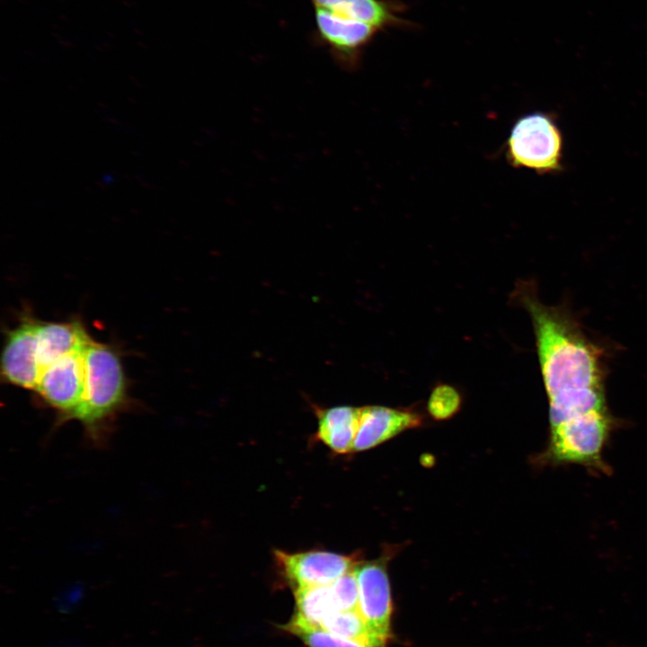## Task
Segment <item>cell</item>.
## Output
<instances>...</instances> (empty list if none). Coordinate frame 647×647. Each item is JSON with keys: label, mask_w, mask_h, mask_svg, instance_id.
Wrapping results in <instances>:
<instances>
[{"label": "cell", "mask_w": 647, "mask_h": 647, "mask_svg": "<svg viewBox=\"0 0 647 647\" xmlns=\"http://www.w3.org/2000/svg\"><path fill=\"white\" fill-rule=\"evenodd\" d=\"M84 360V394L72 419L78 420L93 436L124 403L126 377L119 354L110 345L92 340Z\"/></svg>", "instance_id": "7a4b0ae2"}, {"label": "cell", "mask_w": 647, "mask_h": 647, "mask_svg": "<svg viewBox=\"0 0 647 647\" xmlns=\"http://www.w3.org/2000/svg\"><path fill=\"white\" fill-rule=\"evenodd\" d=\"M506 156L515 167L538 173L562 170L563 137L553 118L534 112L519 118L506 144Z\"/></svg>", "instance_id": "277c9868"}, {"label": "cell", "mask_w": 647, "mask_h": 647, "mask_svg": "<svg viewBox=\"0 0 647 647\" xmlns=\"http://www.w3.org/2000/svg\"><path fill=\"white\" fill-rule=\"evenodd\" d=\"M36 334L40 374L58 359L85 349L93 340L78 321H37Z\"/></svg>", "instance_id": "8fae6325"}, {"label": "cell", "mask_w": 647, "mask_h": 647, "mask_svg": "<svg viewBox=\"0 0 647 647\" xmlns=\"http://www.w3.org/2000/svg\"><path fill=\"white\" fill-rule=\"evenodd\" d=\"M286 630L299 637L308 647H370L310 625L295 616L286 625Z\"/></svg>", "instance_id": "2e32d148"}, {"label": "cell", "mask_w": 647, "mask_h": 647, "mask_svg": "<svg viewBox=\"0 0 647 647\" xmlns=\"http://www.w3.org/2000/svg\"><path fill=\"white\" fill-rule=\"evenodd\" d=\"M315 41L325 47L341 66L353 69L359 64L365 48L380 31L376 27L348 20L329 11L314 8Z\"/></svg>", "instance_id": "52a82bcc"}, {"label": "cell", "mask_w": 647, "mask_h": 647, "mask_svg": "<svg viewBox=\"0 0 647 647\" xmlns=\"http://www.w3.org/2000/svg\"><path fill=\"white\" fill-rule=\"evenodd\" d=\"M313 8L327 10L342 18L370 24L380 31L404 23L394 2L387 0H311Z\"/></svg>", "instance_id": "4fadbf2b"}, {"label": "cell", "mask_w": 647, "mask_h": 647, "mask_svg": "<svg viewBox=\"0 0 647 647\" xmlns=\"http://www.w3.org/2000/svg\"><path fill=\"white\" fill-rule=\"evenodd\" d=\"M319 627L370 647H385L386 643L370 632L359 609L336 611L328 616Z\"/></svg>", "instance_id": "9a60e30c"}, {"label": "cell", "mask_w": 647, "mask_h": 647, "mask_svg": "<svg viewBox=\"0 0 647 647\" xmlns=\"http://www.w3.org/2000/svg\"><path fill=\"white\" fill-rule=\"evenodd\" d=\"M317 417L315 439L322 441L337 454H347L353 450L359 408L341 405L330 408L315 406Z\"/></svg>", "instance_id": "7c38bea8"}, {"label": "cell", "mask_w": 647, "mask_h": 647, "mask_svg": "<svg viewBox=\"0 0 647 647\" xmlns=\"http://www.w3.org/2000/svg\"><path fill=\"white\" fill-rule=\"evenodd\" d=\"M517 295L531 318L550 424L607 408L599 348L567 310L545 305L532 287Z\"/></svg>", "instance_id": "6da1fadb"}, {"label": "cell", "mask_w": 647, "mask_h": 647, "mask_svg": "<svg viewBox=\"0 0 647 647\" xmlns=\"http://www.w3.org/2000/svg\"><path fill=\"white\" fill-rule=\"evenodd\" d=\"M294 591L297 610L295 616L310 625L319 627L328 616L341 611L332 583L301 588Z\"/></svg>", "instance_id": "5bb4252c"}, {"label": "cell", "mask_w": 647, "mask_h": 647, "mask_svg": "<svg viewBox=\"0 0 647 647\" xmlns=\"http://www.w3.org/2000/svg\"><path fill=\"white\" fill-rule=\"evenodd\" d=\"M421 422L422 417L412 410L377 405L359 408L352 452L374 448L402 431L420 426Z\"/></svg>", "instance_id": "30bf717a"}, {"label": "cell", "mask_w": 647, "mask_h": 647, "mask_svg": "<svg viewBox=\"0 0 647 647\" xmlns=\"http://www.w3.org/2000/svg\"><path fill=\"white\" fill-rule=\"evenodd\" d=\"M613 427L608 409L588 412L550 427L544 459L553 465H580L606 473L608 467L603 453Z\"/></svg>", "instance_id": "3957f363"}, {"label": "cell", "mask_w": 647, "mask_h": 647, "mask_svg": "<svg viewBox=\"0 0 647 647\" xmlns=\"http://www.w3.org/2000/svg\"><path fill=\"white\" fill-rule=\"evenodd\" d=\"M36 324L35 320L26 319L9 331L1 356L4 380L31 390H35L40 375Z\"/></svg>", "instance_id": "9c48e42d"}, {"label": "cell", "mask_w": 647, "mask_h": 647, "mask_svg": "<svg viewBox=\"0 0 647 647\" xmlns=\"http://www.w3.org/2000/svg\"><path fill=\"white\" fill-rule=\"evenodd\" d=\"M85 349L67 354L48 366L34 390L64 419L73 418L84 397Z\"/></svg>", "instance_id": "8992f818"}, {"label": "cell", "mask_w": 647, "mask_h": 647, "mask_svg": "<svg viewBox=\"0 0 647 647\" xmlns=\"http://www.w3.org/2000/svg\"><path fill=\"white\" fill-rule=\"evenodd\" d=\"M387 558L359 562L355 569L359 588V611L370 632L386 642L390 634L392 599Z\"/></svg>", "instance_id": "ba28073f"}, {"label": "cell", "mask_w": 647, "mask_h": 647, "mask_svg": "<svg viewBox=\"0 0 647 647\" xmlns=\"http://www.w3.org/2000/svg\"><path fill=\"white\" fill-rule=\"evenodd\" d=\"M460 404V394L454 387L448 385H439L430 394L428 401V410L433 418L446 420L452 417L459 410Z\"/></svg>", "instance_id": "e0dca14e"}, {"label": "cell", "mask_w": 647, "mask_h": 647, "mask_svg": "<svg viewBox=\"0 0 647 647\" xmlns=\"http://www.w3.org/2000/svg\"><path fill=\"white\" fill-rule=\"evenodd\" d=\"M273 554L280 575L294 590L331 584L360 562L356 554L319 550L288 553L276 549Z\"/></svg>", "instance_id": "5b68a950"}]
</instances>
